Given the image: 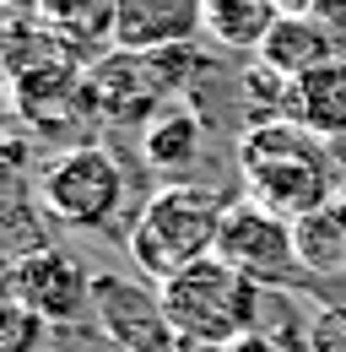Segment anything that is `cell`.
<instances>
[{"instance_id":"2","label":"cell","mask_w":346,"mask_h":352,"mask_svg":"<svg viewBox=\"0 0 346 352\" xmlns=\"http://www.w3.org/2000/svg\"><path fill=\"white\" fill-rule=\"evenodd\" d=\"M227 206H233V201H222L206 184H189V179L163 184V190L135 212V222H130V233H125L135 271L152 276V282H168L173 271L216 255Z\"/></svg>"},{"instance_id":"8","label":"cell","mask_w":346,"mask_h":352,"mask_svg":"<svg viewBox=\"0 0 346 352\" xmlns=\"http://www.w3.org/2000/svg\"><path fill=\"white\" fill-rule=\"evenodd\" d=\"M206 22V0H114V49L163 54L195 44Z\"/></svg>"},{"instance_id":"9","label":"cell","mask_w":346,"mask_h":352,"mask_svg":"<svg viewBox=\"0 0 346 352\" xmlns=\"http://www.w3.org/2000/svg\"><path fill=\"white\" fill-rule=\"evenodd\" d=\"M206 135H211V120L189 98H173L168 109H157L141 125V157L152 174H168V184H178V174H189L206 157Z\"/></svg>"},{"instance_id":"16","label":"cell","mask_w":346,"mask_h":352,"mask_svg":"<svg viewBox=\"0 0 346 352\" xmlns=\"http://www.w3.org/2000/svg\"><path fill=\"white\" fill-rule=\"evenodd\" d=\"M0 352H49V325L33 309L5 298V309H0Z\"/></svg>"},{"instance_id":"17","label":"cell","mask_w":346,"mask_h":352,"mask_svg":"<svg viewBox=\"0 0 346 352\" xmlns=\"http://www.w3.org/2000/svg\"><path fill=\"white\" fill-rule=\"evenodd\" d=\"M49 352H125V347L108 336V325L97 314H86L71 325H49Z\"/></svg>"},{"instance_id":"6","label":"cell","mask_w":346,"mask_h":352,"mask_svg":"<svg viewBox=\"0 0 346 352\" xmlns=\"http://www.w3.org/2000/svg\"><path fill=\"white\" fill-rule=\"evenodd\" d=\"M92 276L71 250L49 244L38 255H22V261L5 265V298L22 309H33L43 325H71L92 314Z\"/></svg>"},{"instance_id":"7","label":"cell","mask_w":346,"mask_h":352,"mask_svg":"<svg viewBox=\"0 0 346 352\" xmlns=\"http://www.w3.org/2000/svg\"><path fill=\"white\" fill-rule=\"evenodd\" d=\"M92 314L108 325V336L125 352H184L168 309H163V293L135 276L97 271L92 276Z\"/></svg>"},{"instance_id":"18","label":"cell","mask_w":346,"mask_h":352,"mask_svg":"<svg viewBox=\"0 0 346 352\" xmlns=\"http://www.w3.org/2000/svg\"><path fill=\"white\" fill-rule=\"evenodd\" d=\"M308 16H319L325 28H346V0H308Z\"/></svg>"},{"instance_id":"13","label":"cell","mask_w":346,"mask_h":352,"mask_svg":"<svg viewBox=\"0 0 346 352\" xmlns=\"http://www.w3.org/2000/svg\"><path fill=\"white\" fill-rule=\"evenodd\" d=\"M33 11L71 54L92 44L114 49V0H33Z\"/></svg>"},{"instance_id":"15","label":"cell","mask_w":346,"mask_h":352,"mask_svg":"<svg viewBox=\"0 0 346 352\" xmlns=\"http://www.w3.org/2000/svg\"><path fill=\"white\" fill-rule=\"evenodd\" d=\"M298 255L314 276H346V228L330 206L298 222Z\"/></svg>"},{"instance_id":"21","label":"cell","mask_w":346,"mask_h":352,"mask_svg":"<svg viewBox=\"0 0 346 352\" xmlns=\"http://www.w3.org/2000/svg\"><path fill=\"white\" fill-rule=\"evenodd\" d=\"M281 11H308V0H276Z\"/></svg>"},{"instance_id":"10","label":"cell","mask_w":346,"mask_h":352,"mask_svg":"<svg viewBox=\"0 0 346 352\" xmlns=\"http://www.w3.org/2000/svg\"><path fill=\"white\" fill-rule=\"evenodd\" d=\"M330 60H336V28H325L308 11H281V22L270 28V38L260 49V65L281 71L287 82H298V76L330 65Z\"/></svg>"},{"instance_id":"11","label":"cell","mask_w":346,"mask_h":352,"mask_svg":"<svg viewBox=\"0 0 346 352\" xmlns=\"http://www.w3.org/2000/svg\"><path fill=\"white\" fill-rule=\"evenodd\" d=\"M287 120H298L303 131L325 135V141H346V60H330L292 82Z\"/></svg>"},{"instance_id":"3","label":"cell","mask_w":346,"mask_h":352,"mask_svg":"<svg viewBox=\"0 0 346 352\" xmlns=\"http://www.w3.org/2000/svg\"><path fill=\"white\" fill-rule=\"evenodd\" d=\"M163 293V309H168L173 331L184 347L200 352H222L227 342L260 331V304H265V287H255L244 271L222 261V255H206V261L173 271L168 282H157Z\"/></svg>"},{"instance_id":"12","label":"cell","mask_w":346,"mask_h":352,"mask_svg":"<svg viewBox=\"0 0 346 352\" xmlns=\"http://www.w3.org/2000/svg\"><path fill=\"white\" fill-rule=\"evenodd\" d=\"M276 22H281V6L276 0H206L200 33L211 44L233 49V54H260Z\"/></svg>"},{"instance_id":"5","label":"cell","mask_w":346,"mask_h":352,"mask_svg":"<svg viewBox=\"0 0 346 352\" xmlns=\"http://www.w3.org/2000/svg\"><path fill=\"white\" fill-rule=\"evenodd\" d=\"M216 255L233 271H244L255 287H292V293H303V282L314 276L298 255V222H287L281 212L260 206L249 195L227 206Z\"/></svg>"},{"instance_id":"4","label":"cell","mask_w":346,"mask_h":352,"mask_svg":"<svg viewBox=\"0 0 346 352\" xmlns=\"http://www.w3.org/2000/svg\"><path fill=\"white\" fill-rule=\"evenodd\" d=\"M38 206L65 228L82 233H103L125 212V168L108 146L82 141L71 152H60L38 174Z\"/></svg>"},{"instance_id":"20","label":"cell","mask_w":346,"mask_h":352,"mask_svg":"<svg viewBox=\"0 0 346 352\" xmlns=\"http://www.w3.org/2000/svg\"><path fill=\"white\" fill-rule=\"evenodd\" d=\"M330 212H336V222H341V228H346V190H341V195H336V201H330Z\"/></svg>"},{"instance_id":"1","label":"cell","mask_w":346,"mask_h":352,"mask_svg":"<svg viewBox=\"0 0 346 352\" xmlns=\"http://www.w3.org/2000/svg\"><path fill=\"white\" fill-rule=\"evenodd\" d=\"M238 174L249 201L303 222L341 195V163L325 135L303 131L298 120H265L238 131Z\"/></svg>"},{"instance_id":"19","label":"cell","mask_w":346,"mask_h":352,"mask_svg":"<svg viewBox=\"0 0 346 352\" xmlns=\"http://www.w3.org/2000/svg\"><path fill=\"white\" fill-rule=\"evenodd\" d=\"M222 352H281V347H276V342H270L265 331H249V336H238V342H227Z\"/></svg>"},{"instance_id":"14","label":"cell","mask_w":346,"mask_h":352,"mask_svg":"<svg viewBox=\"0 0 346 352\" xmlns=\"http://www.w3.org/2000/svg\"><path fill=\"white\" fill-rule=\"evenodd\" d=\"M0 233H5V265L22 261V255L49 250V222H43V206H33L27 184H22L16 174H11V184H5V222H0Z\"/></svg>"}]
</instances>
